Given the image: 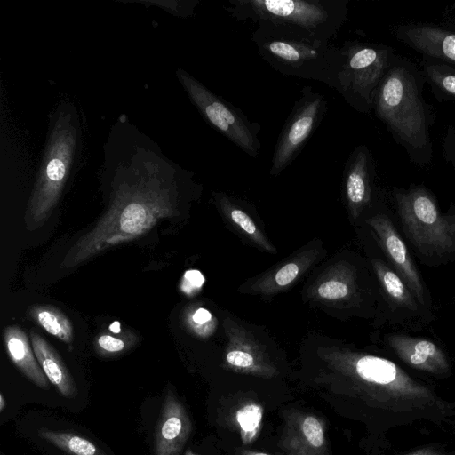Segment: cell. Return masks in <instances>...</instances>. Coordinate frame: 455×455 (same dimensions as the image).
Returning a JSON list of instances; mask_svg holds the SVG:
<instances>
[{"instance_id": "cell-13", "label": "cell", "mask_w": 455, "mask_h": 455, "mask_svg": "<svg viewBox=\"0 0 455 455\" xmlns=\"http://www.w3.org/2000/svg\"><path fill=\"white\" fill-rule=\"evenodd\" d=\"M395 36L424 56L455 64V32L429 24L399 26Z\"/></svg>"}, {"instance_id": "cell-22", "label": "cell", "mask_w": 455, "mask_h": 455, "mask_svg": "<svg viewBox=\"0 0 455 455\" xmlns=\"http://www.w3.org/2000/svg\"><path fill=\"white\" fill-rule=\"evenodd\" d=\"M128 347V342L124 339L108 333L100 334L95 339L96 351L104 356L122 353Z\"/></svg>"}, {"instance_id": "cell-8", "label": "cell", "mask_w": 455, "mask_h": 455, "mask_svg": "<svg viewBox=\"0 0 455 455\" xmlns=\"http://www.w3.org/2000/svg\"><path fill=\"white\" fill-rule=\"evenodd\" d=\"M301 92L278 137L271 161L272 176L279 175L293 162L327 110L324 96L311 86Z\"/></svg>"}, {"instance_id": "cell-24", "label": "cell", "mask_w": 455, "mask_h": 455, "mask_svg": "<svg viewBox=\"0 0 455 455\" xmlns=\"http://www.w3.org/2000/svg\"><path fill=\"white\" fill-rule=\"evenodd\" d=\"M317 292L323 299H337L348 294V287L343 282L327 281L319 285Z\"/></svg>"}, {"instance_id": "cell-7", "label": "cell", "mask_w": 455, "mask_h": 455, "mask_svg": "<svg viewBox=\"0 0 455 455\" xmlns=\"http://www.w3.org/2000/svg\"><path fill=\"white\" fill-rule=\"evenodd\" d=\"M177 74L202 116L244 153L258 157L261 149L259 138L260 124L249 120L241 109L216 95L185 71L179 70Z\"/></svg>"}, {"instance_id": "cell-4", "label": "cell", "mask_w": 455, "mask_h": 455, "mask_svg": "<svg viewBox=\"0 0 455 455\" xmlns=\"http://www.w3.org/2000/svg\"><path fill=\"white\" fill-rule=\"evenodd\" d=\"M225 10L237 21L288 27L320 40L334 39L348 13V0H228Z\"/></svg>"}, {"instance_id": "cell-23", "label": "cell", "mask_w": 455, "mask_h": 455, "mask_svg": "<svg viewBox=\"0 0 455 455\" xmlns=\"http://www.w3.org/2000/svg\"><path fill=\"white\" fill-rule=\"evenodd\" d=\"M397 455H455V448L447 443H432Z\"/></svg>"}, {"instance_id": "cell-2", "label": "cell", "mask_w": 455, "mask_h": 455, "mask_svg": "<svg viewBox=\"0 0 455 455\" xmlns=\"http://www.w3.org/2000/svg\"><path fill=\"white\" fill-rule=\"evenodd\" d=\"M417 70L393 57L374 97L372 109L412 161L423 164L432 156L429 120Z\"/></svg>"}, {"instance_id": "cell-5", "label": "cell", "mask_w": 455, "mask_h": 455, "mask_svg": "<svg viewBox=\"0 0 455 455\" xmlns=\"http://www.w3.org/2000/svg\"><path fill=\"white\" fill-rule=\"evenodd\" d=\"M339 50L343 61L336 91L355 110L367 115L394 57L392 49L379 44L347 41Z\"/></svg>"}, {"instance_id": "cell-17", "label": "cell", "mask_w": 455, "mask_h": 455, "mask_svg": "<svg viewBox=\"0 0 455 455\" xmlns=\"http://www.w3.org/2000/svg\"><path fill=\"white\" fill-rule=\"evenodd\" d=\"M29 317L42 329L66 343L74 339V329L68 316L51 305H34L28 308Z\"/></svg>"}, {"instance_id": "cell-27", "label": "cell", "mask_w": 455, "mask_h": 455, "mask_svg": "<svg viewBox=\"0 0 455 455\" xmlns=\"http://www.w3.org/2000/svg\"><path fill=\"white\" fill-rule=\"evenodd\" d=\"M299 272V268L296 263H288L276 272L275 282L281 287L286 286L296 278Z\"/></svg>"}, {"instance_id": "cell-15", "label": "cell", "mask_w": 455, "mask_h": 455, "mask_svg": "<svg viewBox=\"0 0 455 455\" xmlns=\"http://www.w3.org/2000/svg\"><path fill=\"white\" fill-rule=\"evenodd\" d=\"M4 341L7 355L17 368L35 385L47 389L49 380L36 360L25 331L16 325L7 326L4 330Z\"/></svg>"}, {"instance_id": "cell-20", "label": "cell", "mask_w": 455, "mask_h": 455, "mask_svg": "<svg viewBox=\"0 0 455 455\" xmlns=\"http://www.w3.org/2000/svg\"><path fill=\"white\" fill-rule=\"evenodd\" d=\"M262 418L263 409L255 403H246L237 410L235 419L243 444H250L256 440L260 432Z\"/></svg>"}, {"instance_id": "cell-10", "label": "cell", "mask_w": 455, "mask_h": 455, "mask_svg": "<svg viewBox=\"0 0 455 455\" xmlns=\"http://www.w3.org/2000/svg\"><path fill=\"white\" fill-rule=\"evenodd\" d=\"M191 430V420L184 405L168 390L156 427L154 454L180 455Z\"/></svg>"}, {"instance_id": "cell-1", "label": "cell", "mask_w": 455, "mask_h": 455, "mask_svg": "<svg viewBox=\"0 0 455 455\" xmlns=\"http://www.w3.org/2000/svg\"><path fill=\"white\" fill-rule=\"evenodd\" d=\"M168 191L144 186L124 187L96 225L68 251L61 267H75L117 244L149 231L160 220L173 214Z\"/></svg>"}, {"instance_id": "cell-9", "label": "cell", "mask_w": 455, "mask_h": 455, "mask_svg": "<svg viewBox=\"0 0 455 455\" xmlns=\"http://www.w3.org/2000/svg\"><path fill=\"white\" fill-rule=\"evenodd\" d=\"M279 446L286 455H330L323 420L296 410L284 414Z\"/></svg>"}, {"instance_id": "cell-25", "label": "cell", "mask_w": 455, "mask_h": 455, "mask_svg": "<svg viewBox=\"0 0 455 455\" xmlns=\"http://www.w3.org/2000/svg\"><path fill=\"white\" fill-rule=\"evenodd\" d=\"M204 283V277L198 270H188L184 273L180 283V290L187 295L198 291Z\"/></svg>"}, {"instance_id": "cell-12", "label": "cell", "mask_w": 455, "mask_h": 455, "mask_svg": "<svg viewBox=\"0 0 455 455\" xmlns=\"http://www.w3.org/2000/svg\"><path fill=\"white\" fill-rule=\"evenodd\" d=\"M387 339L395 354L408 366L439 378L451 373L447 355L431 340L400 334L391 335Z\"/></svg>"}, {"instance_id": "cell-30", "label": "cell", "mask_w": 455, "mask_h": 455, "mask_svg": "<svg viewBox=\"0 0 455 455\" xmlns=\"http://www.w3.org/2000/svg\"><path fill=\"white\" fill-rule=\"evenodd\" d=\"M5 408V399L3 394L0 395V411L2 412Z\"/></svg>"}, {"instance_id": "cell-16", "label": "cell", "mask_w": 455, "mask_h": 455, "mask_svg": "<svg viewBox=\"0 0 455 455\" xmlns=\"http://www.w3.org/2000/svg\"><path fill=\"white\" fill-rule=\"evenodd\" d=\"M30 340L36 360L49 382L63 396L75 397L77 389L74 379L57 351L33 330L30 331Z\"/></svg>"}, {"instance_id": "cell-6", "label": "cell", "mask_w": 455, "mask_h": 455, "mask_svg": "<svg viewBox=\"0 0 455 455\" xmlns=\"http://www.w3.org/2000/svg\"><path fill=\"white\" fill-rule=\"evenodd\" d=\"M395 198L403 228L419 251L427 255L455 251V216L443 214L424 188L398 192Z\"/></svg>"}, {"instance_id": "cell-31", "label": "cell", "mask_w": 455, "mask_h": 455, "mask_svg": "<svg viewBox=\"0 0 455 455\" xmlns=\"http://www.w3.org/2000/svg\"><path fill=\"white\" fill-rule=\"evenodd\" d=\"M185 455H197V454H195V453H193V452H192V451H186V453H185Z\"/></svg>"}, {"instance_id": "cell-18", "label": "cell", "mask_w": 455, "mask_h": 455, "mask_svg": "<svg viewBox=\"0 0 455 455\" xmlns=\"http://www.w3.org/2000/svg\"><path fill=\"white\" fill-rule=\"evenodd\" d=\"M374 268L385 291L395 305L410 310L417 309L415 298L400 275L379 261L374 262Z\"/></svg>"}, {"instance_id": "cell-28", "label": "cell", "mask_w": 455, "mask_h": 455, "mask_svg": "<svg viewBox=\"0 0 455 455\" xmlns=\"http://www.w3.org/2000/svg\"><path fill=\"white\" fill-rule=\"evenodd\" d=\"M212 318L211 313L205 308H197L190 315L191 322L196 325H202L209 322Z\"/></svg>"}, {"instance_id": "cell-26", "label": "cell", "mask_w": 455, "mask_h": 455, "mask_svg": "<svg viewBox=\"0 0 455 455\" xmlns=\"http://www.w3.org/2000/svg\"><path fill=\"white\" fill-rule=\"evenodd\" d=\"M228 364L242 370H253L255 364L254 357L248 352L243 350H231L226 355Z\"/></svg>"}, {"instance_id": "cell-14", "label": "cell", "mask_w": 455, "mask_h": 455, "mask_svg": "<svg viewBox=\"0 0 455 455\" xmlns=\"http://www.w3.org/2000/svg\"><path fill=\"white\" fill-rule=\"evenodd\" d=\"M371 156L365 145H359L349 155L344 168L345 196L357 213L371 198Z\"/></svg>"}, {"instance_id": "cell-19", "label": "cell", "mask_w": 455, "mask_h": 455, "mask_svg": "<svg viewBox=\"0 0 455 455\" xmlns=\"http://www.w3.org/2000/svg\"><path fill=\"white\" fill-rule=\"evenodd\" d=\"M37 435L71 455H99V450L95 444L80 435L43 428L38 430Z\"/></svg>"}, {"instance_id": "cell-11", "label": "cell", "mask_w": 455, "mask_h": 455, "mask_svg": "<svg viewBox=\"0 0 455 455\" xmlns=\"http://www.w3.org/2000/svg\"><path fill=\"white\" fill-rule=\"evenodd\" d=\"M369 224L378 235L385 253L406 283L414 298L419 302L424 303V287L419 274L403 240L390 220L385 215H376L369 220Z\"/></svg>"}, {"instance_id": "cell-29", "label": "cell", "mask_w": 455, "mask_h": 455, "mask_svg": "<svg viewBox=\"0 0 455 455\" xmlns=\"http://www.w3.org/2000/svg\"><path fill=\"white\" fill-rule=\"evenodd\" d=\"M238 455H270V454L243 449L238 451Z\"/></svg>"}, {"instance_id": "cell-21", "label": "cell", "mask_w": 455, "mask_h": 455, "mask_svg": "<svg viewBox=\"0 0 455 455\" xmlns=\"http://www.w3.org/2000/svg\"><path fill=\"white\" fill-rule=\"evenodd\" d=\"M423 71L428 82L443 95L455 100V67L447 63L423 64Z\"/></svg>"}, {"instance_id": "cell-3", "label": "cell", "mask_w": 455, "mask_h": 455, "mask_svg": "<svg viewBox=\"0 0 455 455\" xmlns=\"http://www.w3.org/2000/svg\"><path fill=\"white\" fill-rule=\"evenodd\" d=\"M251 40L260 57L285 76L315 80L335 90L343 58L339 48L288 27L258 22Z\"/></svg>"}]
</instances>
